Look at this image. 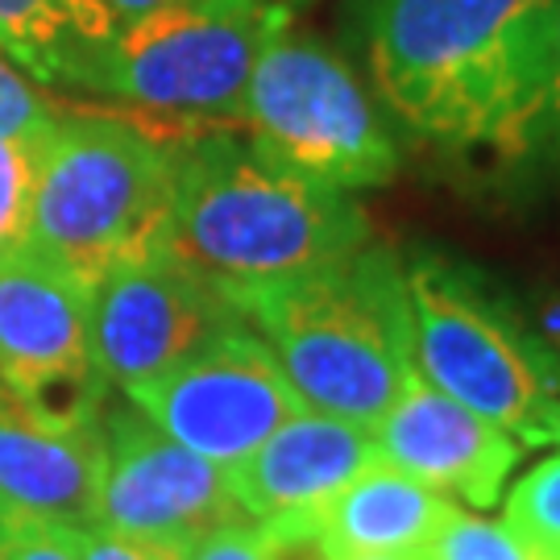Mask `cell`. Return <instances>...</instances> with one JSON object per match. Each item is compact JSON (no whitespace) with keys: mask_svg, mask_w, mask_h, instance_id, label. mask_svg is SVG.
I'll return each instance as SVG.
<instances>
[{"mask_svg":"<svg viewBox=\"0 0 560 560\" xmlns=\"http://www.w3.org/2000/svg\"><path fill=\"white\" fill-rule=\"evenodd\" d=\"M557 0H374L370 75L423 138L520 159L548 138Z\"/></svg>","mask_w":560,"mask_h":560,"instance_id":"1","label":"cell"},{"mask_svg":"<svg viewBox=\"0 0 560 560\" xmlns=\"http://www.w3.org/2000/svg\"><path fill=\"white\" fill-rule=\"evenodd\" d=\"M370 241L349 191L324 187L224 129L175 133L171 254L241 312L266 287L358 254Z\"/></svg>","mask_w":560,"mask_h":560,"instance_id":"2","label":"cell"},{"mask_svg":"<svg viewBox=\"0 0 560 560\" xmlns=\"http://www.w3.org/2000/svg\"><path fill=\"white\" fill-rule=\"evenodd\" d=\"M241 316L307 411L374 428L420 378L407 270L386 245L365 241L332 266L266 287Z\"/></svg>","mask_w":560,"mask_h":560,"instance_id":"3","label":"cell"},{"mask_svg":"<svg viewBox=\"0 0 560 560\" xmlns=\"http://www.w3.org/2000/svg\"><path fill=\"white\" fill-rule=\"evenodd\" d=\"M175 133L104 113H59L38 138L30 249L83 287L120 261L171 249Z\"/></svg>","mask_w":560,"mask_h":560,"instance_id":"4","label":"cell"},{"mask_svg":"<svg viewBox=\"0 0 560 560\" xmlns=\"http://www.w3.org/2000/svg\"><path fill=\"white\" fill-rule=\"evenodd\" d=\"M287 25L291 18L266 0H187L117 25L75 88L179 129L241 125L249 75Z\"/></svg>","mask_w":560,"mask_h":560,"instance_id":"5","label":"cell"},{"mask_svg":"<svg viewBox=\"0 0 560 560\" xmlns=\"http://www.w3.org/2000/svg\"><path fill=\"white\" fill-rule=\"evenodd\" d=\"M245 138L307 179L361 191L399 171V150L374 101L337 50L282 30L258 59L245 104Z\"/></svg>","mask_w":560,"mask_h":560,"instance_id":"6","label":"cell"},{"mask_svg":"<svg viewBox=\"0 0 560 560\" xmlns=\"http://www.w3.org/2000/svg\"><path fill=\"white\" fill-rule=\"evenodd\" d=\"M407 295L420 378L499 423L520 444L536 441L544 416L560 399L552 358L448 261H416L407 270Z\"/></svg>","mask_w":560,"mask_h":560,"instance_id":"7","label":"cell"},{"mask_svg":"<svg viewBox=\"0 0 560 560\" xmlns=\"http://www.w3.org/2000/svg\"><path fill=\"white\" fill-rule=\"evenodd\" d=\"M125 399L141 407L171 441L221 465L224 474L303 411L279 358L249 320L229 324L175 370Z\"/></svg>","mask_w":560,"mask_h":560,"instance_id":"8","label":"cell"},{"mask_svg":"<svg viewBox=\"0 0 560 560\" xmlns=\"http://www.w3.org/2000/svg\"><path fill=\"white\" fill-rule=\"evenodd\" d=\"M245 320L171 249L120 261L88 282V349L108 390L133 395Z\"/></svg>","mask_w":560,"mask_h":560,"instance_id":"9","label":"cell"},{"mask_svg":"<svg viewBox=\"0 0 560 560\" xmlns=\"http://www.w3.org/2000/svg\"><path fill=\"white\" fill-rule=\"evenodd\" d=\"M101 441L104 478L96 527L187 552L208 532L245 520L221 465L171 441L129 399L120 407L104 402Z\"/></svg>","mask_w":560,"mask_h":560,"instance_id":"10","label":"cell"},{"mask_svg":"<svg viewBox=\"0 0 560 560\" xmlns=\"http://www.w3.org/2000/svg\"><path fill=\"white\" fill-rule=\"evenodd\" d=\"M0 378L67 423H101L108 402L88 349V287L30 245L0 258Z\"/></svg>","mask_w":560,"mask_h":560,"instance_id":"11","label":"cell"},{"mask_svg":"<svg viewBox=\"0 0 560 560\" xmlns=\"http://www.w3.org/2000/svg\"><path fill=\"white\" fill-rule=\"evenodd\" d=\"M370 465H378L374 428L303 407L229 469V486L245 520L287 544Z\"/></svg>","mask_w":560,"mask_h":560,"instance_id":"12","label":"cell"},{"mask_svg":"<svg viewBox=\"0 0 560 560\" xmlns=\"http://www.w3.org/2000/svg\"><path fill=\"white\" fill-rule=\"evenodd\" d=\"M374 448L382 465L478 511L502 499L523 453L511 432L423 378L411 382V390L374 423Z\"/></svg>","mask_w":560,"mask_h":560,"instance_id":"13","label":"cell"},{"mask_svg":"<svg viewBox=\"0 0 560 560\" xmlns=\"http://www.w3.org/2000/svg\"><path fill=\"white\" fill-rule=\"evenodd\" d=\"M104 478L101 423H67L0 378V511L4 520L96 527Z\"/></svg>","mask_w":560,"mask_h":560,"instance_id":"14","label":"cell"},{"mask_svg":"<svg viewBox=\"0 0 560 560\" xmlns=\"http://www.w3.org/2000/svg\"><path fill=\"white\" fill-rule=\"evenodd\" d=\"M453 511V499L378 460L337 490L282 548H300L316 560L407 557L420 552Z\"/></svg>","mask_w":560,"mask_h":560,"instance_id":"15","label":"cell"},{"mask_svg":"<svg viewBox=\"0 0 560 560\" xmlns=\"http://www.w3.org/2000/svg\"><path fill=\"white\" fill-rule=\"evenodd\" d=\"M113 34L117 21L104 0H0V55L34 83L75 88Z\"/></svg>","mask_w":560,"mask_h":560,"instance_id":"16","label":"cell"},{"mask_svg":"<svg viewBox=\"0 0 560 560\" xmlns=\"http://www.w3.org/2000/svg\"><path fill=\"white\" fill-rule=\"evenodd\" d=\"M506 523L540 560H560V457L527 469L506 494Z\"/></svg>","mask_w":560,"mask_h":560,"instance_id":"17","label":"cell"},{"mask_svg":"<svg viewBox=\"0 0 560 560\" xmlns=\"http://www.w3.org/2000/svg\"><path fill=\"white\" fill-rule=\"evenodd\" d=\"M420 560H540L520 532L506 520H486V515H465L453 511L448 520L432 532V540L423 544Z\"/></svg>","mask_w":560,"mask_h":560,"instance_id":"18","label":"cell"},{"mask_svg":"<svg viewBox=\"0 0 560 560\" xmlns=\"http://www.w3.org/2000/svg\"><path fill=\"white\" fill-rule=\"evenodd\" d=\"M34 171H38V141L0 133V258L30 245Z\"/></svg>","mask_w":560,"mask_h":560,"instance_id":"19","label":"cell"},{"mask_svg":"<svg viewBox=\"0 0 560 560\" xmlns=\"http://www.w3.org/2000/svg\"><path fill=\"white\" fill-rule=\"evenodd\" d=\"M62 108L50 104L38 92V83L30 80L13 59L0 55V133L4 138H25L38 141Z\"/></svg>","mask_w":560,"mask_h":560,"instance_id":"20","label":"cell"},{"mask_svg":"<svg viewBox=\"0 0 560 560\" xmlns=\"http://www.w3.org/2000/svg\"><path fill=\"white\" fill-rule=\"evenodd\" d=\"M183 560H300V548H282L279 540H270L261 532L258 523L241 520L200 536L183 552Z\"/></svg>","mask_w":560,"mask_h":560,"instance_id":"21","label":"cell"},{"mask_svg":"<svg viewBox=\"0 0 560 560\" xmlns=\"http://www.w3.org/2000/svg\"><path fill=\"white\" fill-rule=\"evenodd\" d=\"M0 560H80L75 527L38 520H4V527H0Z\"/></svg>","mask_w":560,"mask_h":560,"instance_id":"22","label":"cell"},{"mask_svg":"<svg viewBox=\"0 0 560 560\" xmlns=\"http://www.w3.org/2000/svg\"><path fill=\"white\" fill-rule=\"evenodd\" d=\"M75 548H80V560H183V552L120 536L108 527H75Z\"/></svg>","mask_w":560,"mask_h":560,"instance_id":"23","label":"cell"},{"mask_svg":"<svg viewBox=\"0 0 560 560\" xmlns=\"http://www.w3.org/2000/svg\"><path fill=\"white\" fill-rule=\"evenodd\" d=\"M108 4V13L117 25L125 21H138V18H150V13H162V9H175V4H187V0H104Z\"/></svg>","mask_w":560,"mask_h":560,"instance_id":"24","label":"cell"},{"mask_svg":"<svg viewBox=\"0 0 560 560\" xmlns=\"http://www.w3.org/2000/svg\"><path fill=\"white\" fill-rule=\"evenodd\" d=\"M548 138L560 145V0H557V55H552V101H548Z\"/></svg>","mask_w":560,"mask_h":560,"instance_id":"25","label":"cell"},{"mask_svg":"<svg viewBox=\"0 0 560 560\" xmlns=\"http://www.w3.org/2000/svg\"><path fill=\"white\" fill-rule=\"evenodd\" d=\"M532 444H557V448H560V399L552 402V411L544 416L540 432H536V441H532Z\"/></svg>","mask_w":560,"mask_h":560,"instance_id":"26","label":"cell"},{"mask_svg":"<svg viewBox=\"0 0 560 560\" xmlns=\"http://www.w3.org/2000/svg\"><path fill=\"white\" fill-rule=\"evenodd\" d=\"M266 4H270V9H279V13H287V18H295V13L307 9L312 0H266Z\"/></svg>","mask_w":560,"mask_h":560,"instance_id":"27","label":"cell"},{"mask_svg":"<svg viewBox=\"0 0 560 560\" xmlns=\"http://www.w3.org/2000/svg\"><path fill=\"white\" fill-rule=\"evenodd\" d=\"M548 337H552V345L560 349V300L552 303V312H548Z\"/></svg>","mask_w":560,"mask_h":560,"instance_id":"28","label":"cell"},{"mask_svg":"<svg viewBox=\"0 0 560 560\" xmlns=\"http://www.w3.org/2000/svg\"><path fill=\"white\" fill-rule=\"evenodd\" d=\"M358 560H420L416 552H407V557H358Z\"/></svg>","mask_w":560,"mask_h":560,"instance_id":"29","label":"cell"},{"mask_svg":"<svg viewBox=\"0 0 560 560\" xmlns=\"http://www.w3.org/2000/svg\"><path fill=\"white\" fill-rule=\"evenodd\" d=\"M0 527H4V511H0Z\"/></svg>","mask_w":560,"mask_h":560,"instance_id":"30","label":"cell"}]
</instances>
